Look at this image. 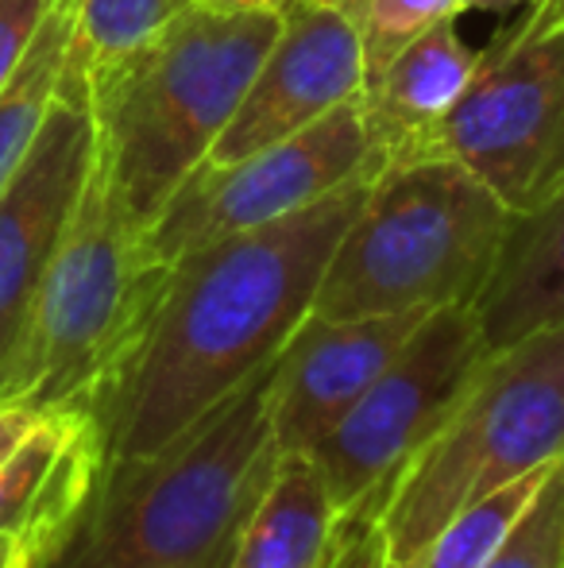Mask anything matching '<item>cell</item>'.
Masks as SVG:
<instances>
[{
	"label": "cell",
	"instance_id": "obj_1",
	"mask_svg": "<svg viewBox=\"0 0 564 568\" xmlns=\"http://www.w3.org/2000/svg\"><path fill=\"white\" fill-rule=\"evenodd\" d=\"M371 171L294 217L213 240L171 263L136 356L101 414L109 460L163 449L275 364L314 310Z\"/></svg>",
	"mask_w": 564,
	"mask_h": 568
},
{
	"label": "cell",
	"instance_id": "obj_2",
	"mask_svg": "<svg viewBox=\"0 0 564 568\" xmlns=\"http://www.w3.org/2000/svg\"><path fill=\"white\" fill-rule=\"evenodd\" d=\"M279 20V8L189 4L85 78L98 163L143 229L209 163Z\"/></svg>",
	"mask_w": 564,
	"mask_h": 568
},
{
	"label": "cell",
	"instance_id": "obj_3",
	"mask_svg": "<svg viewBox=\"0 0 564 568\" xmlns=\"http://www.w3.org/2000/svg\"><path fill=\"white\" fill-rule=\"evenodd\" d=\"M264 375L163 449L109 460L82 523L47 568H225L279 445Z\"/></svg>",
	"mask_w": 564,
	"mask_h": 568
},
{
	"label": "cell",
	"instance_id": "obj_4",
	"mask_svg": "<svg viewBox=\"0 0 564 568\" xmlns=\"http://www.w3.org/2000/svg\"><path fill=\"white\" fill-rule=\"evenodd\" d=\"M171 263L147 244L109 182L98 151L82 197L31 306L12 364L0 375V403L31 410L105 414L155 314Z\"/></svg>",
	"mask_w": 564,
	"mask_h": 568
},
{
	"label": "cell",
	"instance_id": "obj_5",
	"mask_svg": "<svg viewBox=\"0 0 564 568\" xmlns=\"http://www.w3.org/2000/svg\"><path fill=\"white\" fill-rule=\"evenodd\" d=\"M511 229L514 213L457 159L376 163L309 314L383 317L475 306Z\"/></svg>",
	"mask_w": 564,
	"mask_h": 568
},
{
	"label": "cell",
	"instance_id": "obj_6",
	"mask_svg": "<svg viewBox=\"0 0 564 568\" xmlns=\"http://www.w3.org/2000/svg\"><path fill=\"white\" fill-rule=\"evenodd\" d=\"M561 460L564 329H537L488 352L457 410L371 507L387 568H407L483 495Z\"/></svg>",
	"mask_w": 564,
	"mask_h": 568
},
{
	"label": "cell",
	"instance_id": "obj_7",
	"mask_svg": "<svg viewBox=\"0 0 564 568\" xmlns=\"http://www.w3.org/2000/svg\"><path fill=\"white\" fill-rule=\"evenodd\" d=\"M425 155L457 159L514 217L564 190V28H503L480 47V70L429 140Z\"/></svg>",
	"mask_w": 564,
	"mask_h": 568
},
{
	"label": "cell",
	"instance_id": "obj_8",
	"mask_svg": "<svg viewBox=\"0 0 564 568\" xmlns=\"http://www.w3.org/2000/svg\"><path fill=\"white\" fill-rule=\"evenodd\" d=\"M488 352L472 306L433 310L360 403L306 453L345 515L383 499L410 456L457 410Z\"/></svg>",
	"mask_w": 564,
	"mask_h": 568
},
{
	"label": "cell",
	"instance_id": "obj_9",
	"mask_svg": "<svg viewBox=\"0 0 564 568\" xmlns=\"http://www.w3.org/2000/svg\"><path fill=\"white\" fill-rule=\"evenodd\" d=\"M371 166V135L356 98L306 132L252 151L248 159L205 163L151 221L147 244L158 260L174 263L213 240L294 217Z\"/></svg>",
	"mask_w": 564,
	"mask_h": 568
},
{
	"label": "cell",
	"instance_id": "obj_10",
	"mask_svg": "<svg viewBox=\"0 0 564 568\" xmlns=\"http://www.w3.org/2000/svg\"><path fill=\"white\" fill-rule=\"evenodd\" d=\"M283 20L244 90L240 109L221 132L209 163H236L252 151L314 128L356 101L368 82V62L356 23L329 0H286Z\"/></svg>",
	"mask_w": 564,
	"mask_h": 568
},
{
	"label": "cell",
	"instance_id": "obj_11",
	"mask_svg": "<svg viewBox=\"0 0 564 568\" xmlns=\"http://www.w3.org/2000/svg\"><path fill=\"white\" fill-rule=\"evenodd\" d=\"M93 120L82 98H54L35 143L0 190V375L28 329L43 275L82 197Z\"/></svg>",
	"mask_w": 564,
	"mask_h": 568
},
{
	"label": "cell",
	"instance_id": "obj_12",
	"mask_svg": "<svg viewBox=\"0 0 564 568\" xmlns=\"http://www.w3.org/2000/svg\"><path fill=\"white\" fill-rule=\"evenodd\" d=\"M433 310L383 317L309 314L267 375L271 437L279 453H309L387 372Z\"/></svg>",
	"mask_w": 564,
	"mask_h": 568
},
{
	"label": "cell",
	"instance_id": "obj_13",
	"mask_svg": "<svg viewBox=\"0 0 564 568\" xmlns=\"http://www.w3.org/2000/svg\"><path fill=\"white\" fill-rule=\"evenodd\" d=\"M109 464L98 414L43 410L39 426L0 460V538L31 541L59 557L82 523Z\"/></svg>",
	"mask_w": 564,
	"mask_h": 568
},
{
	"label": "cell",
	"instance_id": "obj_14",
	"mask_svg": "<svg viewBox=\"0 0 564 568\" xmlns=\"http://www.w3.org/2000/svg\"><path fill=\"white\" fill-rule=\"evenodd\" d=\"M475 70L480 51L457 36V20H441L371 74L363 82L360 109L376 163L425 155L433 132L464 98Z\"/></svg>",
	"mask_w": 564,
	"mask_h": 568
},
{
	"label": "cell",
	"instance_id": "obj_15",
	"mask_svg": "<svg viewBox=\"0 0 564 568\" xmlns=\"http://www.w3.org/2000/svg\"><path fill=\"white\" fill-rule=\"evenodd\" d=\"M348 515L306 453H283L225 568H329Z\"/></svg>",
	"mask_w": 564,
	"mask_h": 568
},
{
	"label": "cell",
	"instance_id": "obj_16",
	"mask_svg": "<svg viewBox=\"0 0 564 568\" xmlns=\"http://www.w3.org/2000/svg\"><path fill=\"white\" fill-rule=\"evenodd\" d=\"M472 310L491 348L537 329H564V190L542 210L514 217Z\"/></svg>",
	"mask_w": 564,
	"mask_h": 568
},
{
	"label": "cell",
	"instance_id": "obj_17",
	"mask_svg": "<svg viewBox=\"0 0 564 568\" xmlns=\"http://www.w3.org/2000/svg\"><path fill=\"white\" fill-rule=\"evenodd\" d=\"M70 28H74V0H51L31 31V43L23 51L16 74L0 90V190L23 163V155L35 143L39 128L59 98L62 70H66Z\"/></svg>",
	"mask_w": 564,
	"mask_h": 568
},
{
	"label": "cell",
	"instance_id": "obj_18",
	"mask_svg": "<svg viewBox=\"0 0 564 568\" xmlns=\"http://www.w3.org/2000/svg\"><path fill=\"white\" fill-rule=\"evenodd\" d=\"M189 4L194 0H74V28L59 93L85 101V78L93 70L136 51Z\"/></svg>",
	"mask_w": 564,
	"mask_h": 568
},
{
	"label": "cell",
	"instance_id": "obj_19",
	"mask_svg": "<svg viewBox=\"0 0 564 568\" xmlns=\"http://www.w3.org/2000/svg\"><path fill=\"white\" fill-rule=\"evenodd\" d=\"M553 468L557 464L530 471V476L514 479V484L499 487V491L483 495L480 503L464 507L460 515H452L407 568H488L514 538L522 518L530 515Z\"/></svg>",
	"mask_w": 564,
	"mask_h": 568
},
{
	"label": "cell",
	"instance_id": "obj_20",
	"mask_svg": "<svg viewBox=\"0 0 564 568\" xmlns=\"http://www.w3.org/2000/svg\"><path fill=\"white\" fill-rule=\"evenodd\" d=\"M356 23L368 78L379 74L402 47L441 20H457L464 0H329Z\"/></svg>",
	"mask_w": 564,
	"mask_h": 568
},
{
	"label": "cell",
	"instance_id": "obj_21",
	"mask_svg": "<svg viewBox=\"0 0 564 568\" xmlns=\"http://www.w3.org/2000/svg\"><path fill=\"white\" fill-rule=\"evenodd\" d=\"M488 568H564V460L550 471L530 515Z\"/></svg>",
	"mask_w": 564,
	"mask_h": 568
},
{
	"label": "cell",
	"instance_id": "obj_22",
	"mask_svg": "<svg viewBox=\"0 0 564 568\" xmlns=\"http://www.w3.org/2000/svg\"><path fill=\"white\" fill-rule=\"evenodd\" d=\"M51 0H0V90L16 74L23 51L31 43V31L39 28Z\"/></svg>",
	"mask_w": 564,
	"mask_h": 568
},
{
	"label": "cell",
	"instance_id": "obj_23",
	"mask_svg": "<svg viewBox=\"0 0 564 568\" xmlns=\"http://www.w3.org/2000/svg\"><path fill=\"white\" fill-rule=\"evenodd\" d=\"M329 568H387V549L376 523H371V510H352L348 515L345 538H340V549Z\"/></svg>",
	"mask_w": 564,
	"mask_h": 568
},
{
	"label": "cell",
	"instance_id": "obj_24",
	"mask_svg": "<svg viewBox=\"0 0 564 568\" xmlns=\"http://www.w3.org/2000/svg\"><path fill=\"white\" fill-rule=\"evenodd\" d=\"M43 410H31V406H20V403H0V460L39 426Z\"/></svg>",
	"mask_w": 564,
	"mask_h": 568
},
{
	"label": "cell",
	"instance_id": "obj_25",
	"mask_svg": "<svg viewBox=\"0 0 564 568\" xmlns=\"http://www.w3.org/2000/svg\"><path fill=\"white\" fill-rule=\"evenodd\" d=\"M511 28L522 31V36H537V31L564 28V0H542V4H530L526 12H522V20H514Z\"/></svg>",
	"mask_w": 564,
	"mask_h": 568
},
{
	"label": "cell",
	"instance_id": "obj_26",
	"mask_svg": "<svg viewBox=\"0 0 564 568\" xmlns=\"http://www.w3.org/2000/svg\"><path fill=\"white\" fill-rule=\"evenodd\" d=\"M47 554L31 541L0 538V568H47Z\"/></svg>",
	"mask_w": 564,
	"mask_h": 568
},
{
	"label": "cell",
	"instance_id": "obj_27",
	"mask_svg": "<svg viewBox=\"0 0 564 568\" xmlns=\"http://www.w3.org/2000/svg\"><path fill=\"white\" fill-rule=\"evenodd\" d=\"M530 4H542V0H464V12H514Z\"/></svg>",
	"mask_w": 564,
	"mask_h": 568
},
{
	"label": "cell",
	"instance_id": "obj_28",
	"mask_svg": "<svg viewBox=\"0 0 564 568\" xmlns=\"http://www.w3.org/2000/svg\"><path fill=\"white\" fill-rule=\"evenodd\" d=\"M194 4H209V8H283L286 0H194Z\"/></svg>",
	"mask_w": 564,
	"mask_h": 568
}]
</instances>
